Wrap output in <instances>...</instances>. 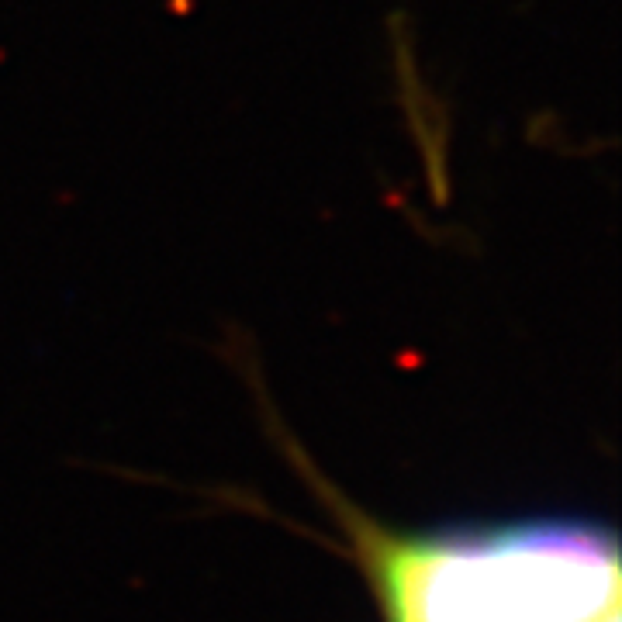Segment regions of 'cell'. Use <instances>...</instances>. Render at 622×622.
Masks as SVG:
<instances>
[{
  "label": "cell",
  "mask_w": 622,
  "mask_h": 622,
  "mask_svg": "<svg viewBox=\"0 0 622 622\" xmlns=\"http://www.w3.org/2000/svg\"><path fill=\"white\" fill-rule=\"evenodd\" d=\"M387 622H602L619 612L616 533L585 518L363 536Z\"/></svg>",
  "instance_id": "6da1fadb"
},
{
  "label": "cell",
  "mask_w": 622,
  "mask_h": 622,
  "mask_svg": "<svg viewBox=\"0 0 622 622\" xmlns=\"http://www.w3.org/2000/svg\"><path fill=\"white\" fill-rule=\"evenodd\" d=\"M602 622H622V616H619V612H612V616H605Z\"/></svg>",
  "instance_id": "7a4b0ae2"
}]
</instances>
